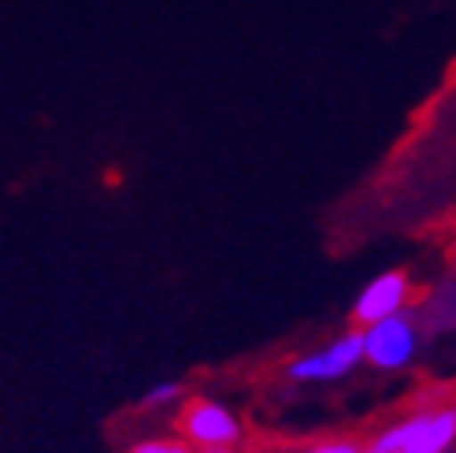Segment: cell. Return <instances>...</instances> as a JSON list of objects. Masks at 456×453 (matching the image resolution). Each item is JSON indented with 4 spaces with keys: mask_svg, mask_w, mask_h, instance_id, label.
Here are the masks:
<instances>
[{
    "mask_svg": "<svg viewBox=\"0 0 456 453\" xmlns=\"http://www.w3.org/2000/svg\"><path fill=\"white\" fill-rule=\"evenodd\" d=\"M452 439H456V413L430 409L394 424L390 432L371 439V446H363L360 453H445Z\"/></svg>",
    "mask_w": 456,
    "mask_h": 453,
    "instance_id": "cell-1",
    "label": "cell"
},
{
    "mask_svg": "<svg viewBox=\"0 0 456 453\" xmlns=\"http://www.w3.org/2000/svg\"><path fill=\"white\" fill-rule=\"evenodd\" d=\"M360 338H363V360H371V365L382 372L404 368L408 360L416 357V346H419L416 320L408 312L386 316V320L371 324L368 331H360Z\"/></svg>",
    "mask_w": 456,
    "mask_h": 453,
    "instance_id": "cell-2",
    "label": "cell"
},
{
    "mask_svg": "<svg viewBox=\"0 0 456 453\" xmlns=\"http://www.w3.org/2000/svg\"><path fill=\"white\" fill-rule=\"evenodd\" d=\"M178 424H182V432H186V439L204 446V449H226L231 442H238V435H241L238 416L226 409V405L208 401V398L190 401L186 409H182Z\"/></svg>",
    "mask_w": 456,
    "mask_h": 453,
    "instance_id": "cell-3",
    "label": "cell"
},
{
    "mask_svg": "<svg viewBox=\"0 0 456 453\" xmlns=\"http://www.w3.org/2000/svg\"><path fill=\"white\" fill-rule=\"evenodd\" d=\"M363 360V338L360 331H349L334 338L327 350H315L301 360L289 365V379H301V383H323V379H341L349 375L356 365Z\"/></svg>",
    "mask_w": 456,
    "mask_h": 453,
    "instance_id": "cell-4",
    "label": "cell"
},
{
    "mask_svg": "<svg viewBox=\"0 0 456 453\" xmlns=\"http://www.w3.org/2000/svg\"><path fill=\"white\" fill-rule=\"evenodd\" d=\"M404 301H408V279L401 276V271H386V276L371 279L368 286L360 290V298L353 305V316H356V324L371 327V324L386 320V316L404 312Z\"/></svg>",
    "mask_w": 456,
    "mask_h": 453,
    "instance_id": "cell-5",
    "label": "cell"
},
{
    "mask_svg": "<svg viewBox=\"0 0 456 453\" xmlns=\"http://www.w3.org/2000/svg\"><path fill=\"white\" fill-rule=\"evenodd\" d=\"M427 320H430V327H435V331L452 327V279L442 283L438 293L430 298V305H427Z\"/></svg>",
    "mask_w": 456,
    "mask_h": 453,
    "instance_id": "cell-6",
    "label": "cell"
},
{
    "mask_svg": "<svg viewBox=\"0 0 456 453\" xmlns=\"http://www.w3.org/2000/svg\"><path fill=\"white\" fill-rule=\"evenodd\" d=\"M182 398V383H156L152 391H145V398H142V405L145 409H159V405H167V401H178Z\"/></svg>",
    "mask_w": 456,
    "mask_h": 453,
    "instance_id": "cell-7",
    "label": "cell"
},
{
    "mask_svg": "<svg viewBox=\"0 0 456 453\" xmlns=\"http://www.w3.org/2000/svg\"><path fill=\"white\" fill-rule=\"evenodd\" d=\"M130 453H190L186 442H167V439H152V442H142L134 446Z\"/></svg>",
    "mask_w": 456,
    "mask_h": 453,
    "instance_id": "cell-8",
    "label": "cell"
},
{
    "mask_svg": "<svg viewBox=\"0 0 456 453\" xmlns=\"http://www.w3.org/2000/svg\"><path fill=\"white\" fill-rule=\"evenodd\" d=\"M308 453H360L356 442H346V439H334V442H323V446H315Z\"/></svg>",
    "mask_w": 456,
    "mask_h": 453,
    "instance_id": "cell-9",
    "label": "cell"
},
{
    "mask_svg": "<svg viewBox=\"0 0 456 453\" xmlns=\"http://www.w3.org/2000/svg\"><path fill=\"white\" fill-rule=\"evenodd\" d=\"M208 453H231V449H208Z\"/></svg>",
    "mask_w": 456,
    "mask_h": 453,
    "instance_id": "cell-10",
    "label": "cell"
}]
</instances>
